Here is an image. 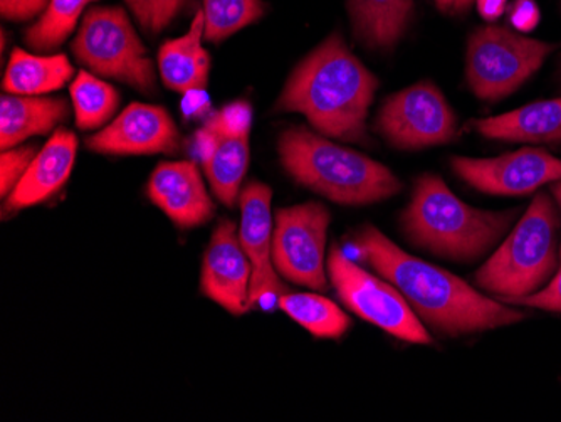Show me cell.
Wrapping results in <instances>:
<instances>
[{
	"label": "cell",
	"instance_id": "6da1fadb",
	"mask_svg": "<svg viewBox=\"0 0 561 422\" xmlns=\"http://www.w3.org/2000/svg\"><path fill=\"white\" fill-rule=\"evenodd\" d=\"M355 244L378 275L402 293L417 317L446 335L500 329L525 318L449 271L407 254L374 226L356 232Z\"/></svg>",
	"mask_w": 561,
	"mask_h": 422
},
{
	"label": "cell",
	"instance_id": "7a4b0ae2",
	"mask_svg": "<svg viewBox=\"0 0 561 422\" xmlns=\"http://www.w3.org/2000/svg\"><path fill=\"white\" fill-rule=\"evenodd\" d=\"M377 88V78L350 52L343 37L333 34L299 62L276 109L301 113L324 137L364 144Z\"/></svg>",
	"mask_w": 561,
	"mask_h": 422
},
{
	"label": "cell",
	"instance_id": "3957f363",
	"mask_svg": "<svg viewBox=\"0 0 561 422\" xmlns=\"http://www.w3.org/2000/svg\"><path fill=\"white\" fill-rule=\"evenodd\" d=\"M277 150L296 182L342 206L380 203L402 189L386 166L302 127L280 135Z\"/></svg>",
	"mask_w": 561,
	"mask_h": 422
},
{
	"label": "cell",
	"instance_id": "277c9868",
	"mask_svg": "<svg viewBox=\"0 0 561 422\" xmlns=\"http://www.w3.org/2000/svg\"><path fill=\"white\" fill-rule=\"evenodd\" d=\"M515 213L474 209L437 175L425 173L415 184L402 226L412 242L456 261L478 260L506 235Z\"/></svg>",
	"mask_w": 561,
	"mask_h": 422
},
{
	"label": "cell",
	"instance_id": "5b68a950",
	"mask_svg": "<svg viewBox=\"0 0 561 422\" xmlns=\"http://www.w3.org/2000/svg\"><path fill=\"white\" fill-rule=\"evenodd\" d=\"M557 270V210L545 192L533 198L500 250L476 273V285L500 298H522L541 288Z\"/></svg>",
	"mask_w": 561,
	"mask_h": 422
},
{
	"label": "cell",
	"instance_id": "8992f818",
	"mask_svg": "<svg viewBox=\"0 0 561 422\" xmlns=\"http://www.w3.org/2000/svg\"><path fill=\"white\" fill-rule=\"evenodd\" d=\"M72 53L81 65L100 77L130 84L150 93L156 88V68L147 47L119 8H94L84 15Z\"/></svg>",
	"mask_w": 561,
	"mask_h": 422
},
{
	"label": "cell",
	"instance_id": "52a82bcc",
	"mask_svg": "<svg viewBox=\"0 0 561 422\" xmlns=\"http://www.w3.org/2000/svg\"><path fill=\"white\" fill-rule=\"evenodd\" d=\"M554 49L557 44L529 39L506 27H481L469 37V87L486 102L503 100L529 80Z\"/></svg>",
	"mask_w": 561,
	"mask_h": 422
},
{
	"label": "cell",
	"instance_id": "ba28073f",
	"mask_svg": "<svg viewBox=\"0 0 561 422\" xmlns=\"http://www.w3.org/2000/svg\"><path fill=\"white\" fill-rule=\"evenodd\" d=\"M328 275L346 308L403 342L428 345L431 335L402 293L356 266L340 248H331Z\"/></svg>",
	"mask_w": 561,
	"mask_h": 422
},
{
	"label": "cell",
	"instance_id": "9c48e42d",
	"mask_svg": "<svg viewBox=\"0 0 561 422\" xmlns=\"http://www.w3.org/2000/svg\"><path fill=\"white\" fill-rule=\"evenodd\" d=\"M330 213L320 203L285 207L276 213L273 228V264L283 278L324 292V250Z\"/></svg>",
	"mask_w": 561,
	"mask_h": 422
},
{
	"label": "cell",
	"instance_id": "30bf717a",
	"mask_svg": "<svg viewBox=\"0 0 561 422\" xmlns=\"http://www.w3.org/2000/svg\"><path fill=\"white\" fill-rule=\"evenodd\" d=\"M251 127V106L245 102H234L213 113L195 134L198 159L207 181L227 207L234 206L242 191V179L249 166Z\"/></svg>",
	"mask_w": 561,
	"mask_h": 422
},
{
	"label": "cell",
	"instance_id": "8fae6325",
	"mask_svg": "<svg viewBox=\"0 0 561 422\" xmlns=\"http://www.w3.org/2000/svg\"><path fill=\"white\" fill-rule=\"evenodd\" d=\"M456 115L436 84H414L383 103L377 128L393 147L403 150L449 144L456 138Z\"/></svg>",
	"mask_w": 561,
	"mask_h": 422
},
{
	"label": "cell",
	"instance_id": "7c38bea8",
	"mask_svg": "<svg viewBox=\"0 0 561 422\" xmlns=\"http://www.w3.org/2000/svg\"><path fill=\"white\" fill-rule=\"evenodd\" d=\"M453 170L472 187L494 195L531 194L561 181V160L535 148H523L496 159L454 157Z\"/></svg>",
	"mask_w": 561,
	"mask_h": 422
},
{
	"label": "cell",
	"instance_id": "4fadbf2b",
	"mask_svg": "<svg viewBox=\"0 0 561 422\" xmlns=\"http://www.w3.org/2000/svg\"><path fill=\"white\" fill-rule=\"evenodd\" d=\"M87 147L106 156L176 153L181 134L163 106L131 103L108 127L88 138Z\"/></svg>",
	"mask_w": 561,
	"mask_h": 422
},
{
	"label": "cell",
	"instance_id": "5bb4252c",
	"mask_svg": "<svg viewBox=\"0 0 561 422\" xmlns=\"http://www.w3.org/2000/svg\"><path fill=\"white\" fill-rule=\"evenodd\" d=\"M252 266L232 220L217 226L202 264L201 289L209 300L229 311L245 313Z\"/></svg>",
	"mask_w": 561,
	"mask_h": 422
},
{
	"label": "cell",
	"instance_id": "9a60e30c",
	"mask_svg": "<svg viewBox=\"0 0 561 422\" xmlns=\"http://www.w3.org/2000/svg\"><path fill=\"white\" fill-rule=\"evenodd\" d=\"M273 192L267 185L251 182L239 194L241 204L242 248L251 261L252 276L249 285L248 308L256 307L264 296L283 295L277 271L273 264V216H271Z\"/></svg>",
	"mask_w": 561,
	"mask_h": 422
},
{
	"label": "cell",
	"instance_id": "2e32d148",
	"mask_svg": "<svg viewBox=\"0 0 561 422\" xmlns=\"http://www.w3.org/2000/svg\"><path fill=\"white\" fill-rule=\"evenodd\" d=\"M147 194L182 229L206 225L214 216L213 198L191 160L160 163L151 173Z\"/></svg>",
	"mask_w": 561,
	"mask_h": 422
},
{
	"label": "cell",
	"instance_id": "e0dca14e",
	"mask_svg": "<svg viewBox=\"0 0 561 422\" xmlns=\"http://www.w3.org/2000/svg\"><path fill=\"white\" fill-rule=\"evenodd\" d=\"M76 152H78V138L72 132L59 128L41 148L25 170L14 191L5 201L9 213L27 209L46 203L56 192L61 191L68 182L75 167Z\"/></svg>",
	"mask_w": 561,
	"mask_h": 422
},
{
	"label": "cell",
	"instance_id": "ac0fdd59",
	"mask_svg": "<svg viewBox=\"0 0 561 422\" xmlns=\"http://www.w3.org/2000/svg\"><path fill=\"white\" fill-rule=\"evenodd\" d=\"M69 105L62 98L21 96L0 98V148L9 150L36 135H47L68 119Z\"/></svg>",
	"mask_w": 561,
	"mask_h": 422
},
{
	"label": "cell",
	"instance_id": "d6986e66",
	"mask_svg": "<svg viewBox=\"0 0 561 422\" xmlns=\"http://www.w3.org/2000/svg\"><path fill=\"white\" fill-rule=\"evenodd\" d=\"M206 30L204 12L198 11L187 34L167 41L159 53L160 77L169 90L179 93L202 91L209 81V53L202 47Z\"/></svg>",
	"mask_w": 561,
	"mask_h": 422
},
{
	"label": "cell",
	"instance_id": "ffe728a7",
	"mask_svg": "<svg viewBox=\"0 0 561 422\" xmlns=\"http://www.w3.org/2000/svg\"><path fill=\"white\" fill-rule=\"evenodd\" d=\"M474 128L494 140L557 144L561 141V98L531 103L504 115L476 119Z\"/></svg>",
	"mask_w": 561,
	"mask_h": 422
},
{
	"label": "cell",
	"instance_id": "44dd1931",
	"mask_svg": "<svg viewBox=\"0 0 561 422\" xmlns=\"http://www.w3.org/2000/svg\"><path fill=\"white\" fill-rule=\"evenodd\" d=\"M355 36L371 49H390L405 33L414 0H348Z\"/></svg>",
	"mask_w": 561,
	"mask_h": 422
},
{
	"label": "cell",
	"instance_id": "7402d4cb",
	"mask_svg": "<svg viewBox=\"0 0 561 422\" xmlns=\"http://www.w3.org/2000/svg\"><path fill=\"white\" fill-rule=\"evenodd\" d=\"M75 68L65 55L36 56L14 49L5 69L4 88L21 96H43L69 83Z\"/></svg>",
	"mask_w": 561,
	"mask_h": 422
},
{
	"label": "cell",
	"instance_id": "603a6c76",
	"mask_svg": "<svg viewBox=\"0 0 561 422\" xmlns=\"http://www.w3.org/2000/svg\"><path fill=\"white\" fill-rule=\"evenodd\" d=\"M277 305L318 339H340L350 327V318L339 305L314 293H283Z\"/></svg>",
	"mask_w": 561,
	"mask_h": 422
},
{
	"label": "cell",
	"instance_id": "cb8c5ba5",
	"mask_svg": "<svg viewBox=\"0 0 561 422\" xmlns=\"http://www.w3.org/2000/svg\"><path fill=\"white\" fill-rule=\"evenodd\" d=\"M76 125L81 130L105 127L119 105V94L112 84L91 72L81 71L71 84Z\"/></svg>",
	"mask_w": 561,
	"mask_h": 422
},
{
	"label": "cell",
	"instance_id": "d4e9b609",
	"mask_svg": "<svg viewBox=\"0 0 561 422\" xmlns=\"http://www.w3.org/2000/svg\"><path fill=\"white\" fill-rule=\"evenodd\" d=\"M91 2L94 0H50L39 21L25 31V43L34 52L44 53L61 46Z\"/></svg>",
	"mask_w": 561,
	"mask_h": 422
},
{
	"label": "cell",
	"instance_id": "484cf974",
	"mask_svg": "<svg viewBox=\"0 0 561 422\" xmlns=\"http://www.w3.org/2000/svg\"><path fill=\"white\" fill-rule=\"evenodd\" d=\"M264 11L263 0H204V37L220 43L263 18Z\"/></svg>",
	"mask_w": 561,
	"mask_h": 422
},
{
	"label": "cell",
	"instance_id": "4316f807",
	"mask_svg": "<svg viewBox=\"0 0 561 422\" xmlns=\"http://www.w3.org/2000/svg\"><path fill=\"white\" fill-rule=\"evenodd\" d=\"M141 30L159 34L184 11L188 0H125Z\"/></svg>",
	"mask_w": 561,
	"mask_h": 422
},
{
	"label": "cell",
	"instance_id": "83f0119b",
	"mask_svg": "<svg viewBox=\"0 0 561 422\" xmlns=\"http://www.w3.org/2000/svg\"><path fill=\"white\" fill-rule=\"evenodd\" d=\"M34 157H36L34 147L2 150V157H0V194L2 197L14 191L15 185L24 178L25 170L30 169Z\"/></svg>",
	"mask_w": 561,
	"mask_h": 422
},
{
	"label": "cell",
	"instance_id": "f1b7e54d",
	"mask_svg": "<svg viewBox=\"0 0 561 422\" xmlns=\"http://www.w3.org/2000/svg\"><path fill=\"white\" fill-rule=\"evenodd\" d=\"M503 301L513 305H525V307L541 308V310L560 311L561 313V264L554 278L540 292L522 296V298H507V300Z\"/></svg>",
	"mask_w": 561,
	"mask_h": 422
},
{
	"label": "cell",
	"instance_id": "f546056e",
	"mask_svg": "<svg viewBox=\"0 0 561 422\" xmlns=\"http://www.w3.org/2000/svg\"><path fill=\"white\" fill-rule=\"evenodd\" d=\"M50 0H0V12L9 21H30L46 11Z\"/></svg>",
	"mask_w": 561,
	"mask_h": 422
},
{
	"label": "cell",
	"instance_id": "4dcf8cb0",
	"mask_svg": "<svg viewBox=\"0 0 561 422\" xmlns=\"http://www.w3.org/2000/svg\"><path fill=\"white\" fill-rule=\"evenodd\" d=\"M510 22L519 33H529L540 22V9L535 0H515L510 9Z\"/></svg>",
	"mask_w": 561,
	"mask_h": 422
},
{
	"label": "cell",
	"instance_id": "1f68e13d",
	"mask_svg": "<svg viewBox=\"0 0 561 422\" xmlns=\"http://www.w3.org/2000/svg\"><path fill=\"white\" fill-rule=\"evenodd\" d=\"M479 14L486 21H497L507 8V0H476Z\"/></svg>",
	"mask_w": 561,
	"mask_h": 422
},
{
	"label": "cell",
	"instance_id": "d6a6232c",
	"mask_svg": "<svg viewBox=\"0 0 561 422\" xmlns=\"http://www.w3.org/2000/svg\"><path fill=\"white\" fill-rule=\"evenodd\" d=\"M443 11L459 12L472 4V0H436Z\"/></svg>",
	"mask_w": 561,
	"mask_h": 422
},
{
	"label": "cell",
	"instance_id": "836d02e7",
	"mask_svg": "<svg viewBox=\"0 0 561 422\" xmlns=\"http://www.w3.org/2000/svg\"><path fill=\"white\" fill-rule=\"evenodd\" d=\"M551 192H553L554 198H557L558 206H560L561 210V181L554 182L553 187H551Z\"/></svg>",
	"mask_w": 561,
	"mask_h": 422
},
{
	"label": "cell",
	"instance_id": "e575fe53",
	"mask_svg": "<svg viewBox=\"0 0 561 422\" xmlns=\"http://www.w3.org/2000/svg\"><path fill=\"white\" fill-rule=\"evenodd\" d=\"M560 69H561V65H560Z\"/></svg>",
	"mask_w": 561,
	"mask_h": 422
}]
</instances>
